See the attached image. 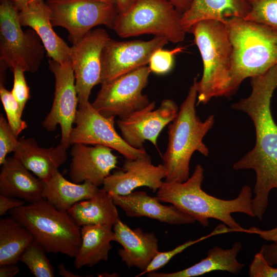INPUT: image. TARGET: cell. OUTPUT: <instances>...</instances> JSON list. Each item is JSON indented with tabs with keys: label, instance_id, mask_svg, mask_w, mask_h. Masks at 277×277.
Wrapping results in <instances>:
<instances>
[{
	"label": "cell",
	"instance_id": "6da1fadb",
	"mask_svg": "<svg viewBox=\"0 0 277 277\" xmlns=\"http://www.w3.org/2000/svg\"><path fill=\"white\" fill-rule=\"evenodd\" d=\"M250 78L251 94L232 104L231 108L246 113L253 121L255 144L233 164V168L236 170L255 171L256 181L252 205L255 216L262 220L268 206L269 194L272 189H277V125L270 106L277 88V65Z\"/></svg>",
	"mask_w": 277,
	"mask_h": 277
},
{
	"label": "cell",
	"instance_id": "7a4b0ae2",
	"mask_svg": "<svg viewBox=\"0 0 277 277\" xmlns=\"http://www.w3.org/2000/svg\"><path fill=\"white\" fill-rule=\"evenodd\" d=\"M204 170L197 164L192 175L182 183L163 182L156 195L161 202L168 203L192 216L203 226L207 227L209 219L222 222L234 232H246L232 217L233 213H242L252 217V189L248 185L242 188L238 196L223 200L212 196L202 188Z\"/></svg>",
	"mask_w": 277,
	"mask_h": 277
},
{
	"label": "cell",
	"instance_id": "3957f363",
	"mask_svg": "<svg viewBox=\"0 0 277 277\" xmlns=\"http://www.w3.org/2000/svg\"><path fill=\"white\" fill-rule=\"evenodd\" d=\"M197 77L194 78L186 98L168 128V141L162 156L166 170L164 182L182 183L189 177V164L193 153L198 151L205 156L209 151L203 141L214 123V116L202 121L196 115Z\"/></svg>",
	"mask_w": 277,
	"mask_h": 277
},
{
	"label": "cell",
	"instance_id": "277c9868",
	"mask_svg": "<svg viewBox=\"0 0 277 277\" xmlns=\"http://www.w3.org/2000/svg\"><path fill=\"white\" fill-rule=\"evenodd\" d=\"M226 24L233 47L227 95L230 97L245 78L277 65V30L238 17L229 18Z\"/></svg>",
	"mask_w": 277,
	"mask_h": 277
},
{
	"label": "cell",
	"instance_id": "5b68a950",
	"mask_svg": "<svg viewBox=\"0 0 277 277\" xmlns=\"http://www.w3.org/2000/svg\"><path fill=\"white\" fill-rule=\"evenodd\" d=\"M190 32L203 63L202 77L197 83V105L205 104L212 97H227L233 47L226 24L202 21L192 26Z\"/></svg>",
	"mask_w": 277,
	"mask_h": 277
},
{
	"label": "cell",
	"instance_id": "8992f818",
	"mask_svg": "<svg viewBox=\"0 0 277 277\" xmlns=\"http://www.w3.org/2000/svg\"><path fill=\"white\" fill-rule=\"evenodd\" d=\"M9 213L28 230L46 252L71 258L76 255L81 243V227L68 212L57 209L42 198Z\"/></svg>",
	"mask_w": 277,
	"mask_h": 277
},
{
	"label": "cell",
	"instance_id": "52a82bcc",
	"mask_svg": "<svg viewBox=\"0 0 277 277\" xmlns=\"http://www.w3.org/2000/svg\"><path fill=\"white\" fill-rule=\"evenodd\" d=\"M182 16L166 0H136L126 12L117 14L112 29L123 38L151 34L178 43L187 33Z\"/></svg>",
	"mask_w": 277,
	"mask_h": 277
},
{
	"label": "cell",
	"instance_id": "ba28073f",
	"mask_svg": "<svg viewBox=\"0 0 277 277\" xmlns=\"http://www.w3.org/2000/svg\"><path fill=\"white\" fill-rule=\"evenodd\" d=\"M13 0H0V60L11 70L36 72L45 48L33 30L24 31Z\"/></svg>",
	"mask_w": 277,
	"mask_h": 277
},
{
	"label": "cell",
	"instance_id": "9c48e42d",
	"mask_svg": "<svg viewBox=\"0 0 277 277\" xmlns=\"http://www.w3.org/2000/svg\"><path fill=\"white\" fill-rule=\"evenodd\" d=\"M151 72L145 66L104 81L92 106L106 117L117 116L120 118L143 109L150 103L142 91Z\"/></svg>",
	"mask_w": 277,
	"mask_h": 277
},
{
	"label": "cell",
	"instance_id": "30bf717a",
	"mask_svg": "<svg viewBox=\"0 0 277 277\" xmlns=\"http://www.w3.org/2000/svg\"><path fill=\"white\" fill-rule=\"evenodd\" d=\"M53 27L67 30L75 44L97 26L112 29L117 7L102 0H47Z\"/></svg>",
	"mask_w": 277,
	"mask_h": 277
},
{
	"label": "cell",
	"instance_id": "8fae6325",
	"mask_svg": "<svg viewBox=\"0 0 277 277\" xmlns=\"http://www.w3.org/2000/svg\"><path fill=\"white\" fill-rule=\"evenodd\" d=\"M114 117L102 115L89 102L78 104L69 136V145L76 143L100 145L114 149L126 159L133 160L146 153L144 148L136 149L128 145L116 132Z\"/></svg>",
	"mask_w": 277,
	"mask_h": 277
},
{
	"label": "cell",
	"instance_id": "7c38bea8",
	"mask_svg": "<svg viewBox=\"0 0 277 277\" xmlns=\"http://www.w3.org/2000/svg\"><path fill=\"white\" fill-rule=\"evenodd\" d=\"M49 65L55 78V91L52 107L42 125L47 131H53L59 125L60 143L68 148L78 104L74 71L71 61L61 64L50 59Z\"/></svg>",
	"mask_w": 277,
	"mask_h": 277
},
{
	"label": "cell",
	"instance_id": "4fadbf2b",
	"mask_svg": "<svg viewBox=\"0 0 277 277\" xmlns=\"http://www.w3.org/2000/svg\"><path fill=\"white\" fill-rule=\"evenodd\" d=\"M110 38L104 29L91 30L71 47V63L74 71L78 104L89 102L91 90L102 84L101 54Z\"/></svg>",
	"mask_w": 277,
	"mask_h": 277
},
{
	"label": "cell",
	"instance_id": "5bb4252c",
	"mask_svg": "<svg viewBox=\"0 0 277 277\" xmlns=\"http://www.w3.org/2000/svg\"><path fill=\"white\" fill-rule=\"evenodd\" d=\"M168 42L160 36L147 41H118L110 38L101 54L102 83L146 66L152 55Z\"/></svg>",
	"mask_w": 277,
	"mask_h": 277
},
{
	"label": "cell",
	"instance_id": "9a60e30c",
	"mask_svg": "<svg viewBox=\"0 0 277 277\" xmlns=\"http://www.w3.org/2000/svg\"><path fill=\"white\" fill-rule=\"evenodd\" d=\"M179 110L171 99L163 100L157 109L155 102L152 101L143 109L119 118L116 123L122 137L130 146L141 149L145 141H148L156 147L161 132L173 120Z\"/></svg>",
	"mask_w": 277,
	"mask_h": 277
},
{
	"label": "cell",
	"instance_id": "2e32d148",
	"mask_svg": "<svg viewBox=\"0 0 277 277\" xmlns=\"http://www.w3.org/2000/svg\"><path fill=\"white\" fill-rule=\"evenodd\" d=\"M166 176L163 164L154 165L146 152L133 160L126 159L121 169L110 173L105 179L103 189L108 193L121 195L129 194L142 186L155 192Z\"/></svg>",
	"mask_w": 277,
	"mask_h": 277
},
{
	"label": "cell",
	"instance_id": "e0dca14e",
	"mask_svg": "<svg viewBox=\"0 0 277 277\" xmlns=\"http://www.w3.org/2000/svg\"><path fill=\"white\" fill-rule=\"evenodd\" d=\"M112 149L102 145L93 147L76 143L72 145L69 175L72 182L88 181L99 186L103 185L110 171L117 168L118 156Z\"/></svg>",
	"mask_w": 277,
	"mask_h": 277
},
{
	"label": "cell",
	"instance_id": "ac0fdd59",
	"mask_svg": "<svg viewBox=\"0 0 277 277\" xmlns=\"http://www.w3.org/2000/svg\"><path fill=\"white\" fill-rule=\"evenodd\" d=\"M116 206L130 217H147L170 224H191L196 220L174 205H164L157 196L145 191H135L121 195L109 193Z\"/></svg>",
	"mask_w": 277,
	"mask_h": 277
},
{
	"label": "cell",
	"instance_id": "d6986e66",
	"mask_svg": "<svg viewBox=\"0 0 277 277\" xmlns=\"http://www.w3.org/2000/svg\"><path fill=\"white\" fill-rule=\"evenodd\" d=\"M22 26L31 28L41 39L48 56L61 64L71 61V47L54 32L49 8L44 0H33L19 11Z\"/></svg>",
	"mask_w": 277,
	"mask_h": 277
},
{
	"label": "cell",
	"instance_id": "ffe728a7",
	"mask_svg": "<svg viewBox=\"0 0 277 277\" xmlns=\"http://www.w3.org/2000/svg\"><path fill=\"white\" fill-rule=\"evenodd\" d=\"M115 242L123 247L117 253L128 268L135 267L144 271L159 252L158 239L142 229L130 228L120 219L113 226Z\"/></svg>",
	"mask_w": 277,
	"mask_h": 277
},
{
	"label": "cell",
	"instance_id": "44dd1931",
	"mask_svg": "<svg viewBox=\"0 0 277 277\" xmlns=\"http://www.w3.org/2000/svg\"><path fill=\"white\" fill-rule=\"evenodd\" d=\"M67 148L61 143L56 147H41L32 137H22L14 151L15 158L36 176L49 180L67 159Z\"/></svg>",
	"mask_w": 277,
	"mask_h": 277
},
{
	"label": "cell",
	"instance_id": "7402d4cb",
	"mask_svg": "<svg viewBox=\"0 0 277 277\" xmlns=\"http://www.w3.org/2000/svg\"><path fill=\"white\" fill-rule=\"evenodd\" d=\"M0 194L32 203L42 197L45 181L35 176L14 156L1 165Z\"/></svg>",
	"mask_w": 277,
	"mask_h": 277
},
{
	"label": "cell",
	"instance_id": "603a6c76",
	"mask_svg": "<svg viewBox=\"0 0 277 277\" xmlns=\"http://www.w3.org/2000/svg\"><path fill=\"white\" fill-rule=\"evenodd\" d=\"M250 9L249 0H192L188 10L182 16V24L186 32L192 26L204 20H215L226 23L231 17L245 19Z\"/></svg>",
	"mask_w": 277,
	"mask_h": 277
},
{
	"label": "cell",
	"instance_id": "cb8c5ba5",
	"mask_svg": "<svg viewBox=\"0 0 277 277\" xmlns=\"http://www.w3.org/2000/svg\"><path fill=\"white\" fill-rule=\"evenodd\" d=\"M242 248L239 242H235L231 248L224 249L215 246L207 251V256L194 265L182 270L171 273H159L155 271L147 273L149 277H194L215 271H227L237 274L244 265L237 260Z\"/></svg>",
	"mask_w": 277,
	"mask_h": 277
},
{
	"label": "cell",
	"instance_id": "d4e9b609",
	"mask_svg": "<svg viewBox=\"0 0 277 277\" xmlns=\"http://www.w3.org/2000/svg\"><path fill=\"white\" fill-rule=\"evenodd\" d=\"M112 225H89L81 227V243L74 257V265L76 269L85 266L93 267L101 261L108 259L112 246L111 242L115 241Z\"/></svg>",
	"mask_w": 277,
	"mask_h": 277
},
{
	"label": "cell",
	"instance_id": "484cf974",
	"mask_svg": "<svg viewBox=\"0 0 277 277\" xmlns=\"http://www.w3.org/2000/svg\"><path fill=\"white\" fill-rule=\"evenodd\" d=\"M99 190L98 186L88 181L82 184L71 182L57 170L45 182L42 197L57 209L67 212L75 203L93 197Z\"/></svg>",
	"mask_w": 277,
	"mask_h": 277
},
{
	"label": "cell",
	"instance_id": "4316f807",
	"mask_svg": "<svg viewBox=\"0 0 277 277\" xmlns=\"http://www.w3.org/2000/svg\"><path fill=\"white\" fill-rule=\"evenodd\" d=\"M67 212L81 227L89 225L113 226L120 220L111 196L103 189H100L92 198L75 203Z\"/></svg>",
	"mask_w": 277,
	"mask_h": 277
},
{
	"label": "cell",
	"instance_id": "83f0119b",
	"mask_svg": "<svg viewBox=\"0 0 277 277\" xmlns=\"http://www.w3.org/2000/svg\"><path fill=\"white\" fill-rule=\"evenodd\" d=\"M33 238L11 216L0 219V265L16 264Z\"/></svg>",
	"mask_w": 277,
	"mask_h": 277
},
{
	"label": "cell",
	"instance_id": "f1b7e54d",
	"mask_svg": "<svg viewBox=\"0 0 277 277\" xmlns=\"http://www.w3.org/2000/svg\"><path fill=\"white\" fill-rule=\"evenodd\" d=\"M45 252V249L33 240L22 253L19 261L25 264L35 277H53L54 269Z\"/></svg>",
	"mask_w": 277,
	"mask_h": 277
},
{
	"label": "cell",
	"instance_id": "f546056e",
	"mask_svg": "<svg viewBox=\"0 0 277 277\" xmlns=\"http://www.w3.org/2000/svg\"><path fill=\"white\" fill-rule=\"evenodd\" d=\"M230 231V229L226 225L224 224H220L211 233L207 235L195 240H189L171 250L166 252L159 251L151 261L147 268L135 276L138 277L145 274L156 271L166 265L175 255L181 253L190 246L214 235L228 233Z\"/></svg>",
	"mask_w": 277,
	"mask_h": 277
},
{
	"label": "cell",
	"instance_id": "4dcf8cb0",
	"mask_svg": "<svg viewBox=\"0 0 277 277\" xmlns=\"http://www.w3.org/2000/svg\"><path fill=\"white\" fill-rule=\"evenodd\" d=\"M245 19L277 30V0H251Z\"/></svg>",
	"mask_w": 277,
	"mask_h": 277
},
{
	"label": "cell",
	"instance_id": "1f68e13d",
	"mask_svg": "<svg viewBox=\"0 0 277 277\" xmlns=\"http://www.w3.org/2000/svg\"><path fill=\"white\" fill-rule=\"evenodd\" d=\"M0 98L7 115V121L15 134L19 133L27 127L25 121L22 120L23 112L19 106L13 96L11 91L0 84Z\"/></svg>",
	"mask_w": 277,
	"mask_h": 277
},
{
	"label": "cell",
	"instance_id": "d6a6232c",
	"mask_svg": "<svg viewBox=\"0 0 277 277\" xmlns=\"http://www.w3.org/2000/svg\"><path fill=\"white\" fill-rule=\"evenodd\" d=\"M184 47L179 46L172 50H157L151 56L149 63L151 72L157 74H164L173 68L174 56L183 52Z\"/></svg>",
	"mask_w": 277,
	"mask_h": 277
},
{
	"label": "cell",
	"instance_id": "836d02e7",
	"mask_svg": "<svg viewBox=\"0 0 277 277\" xmlns=\"http://www.w3.org/2000/svg\"><path fill=\"white\" fill-rule=\"evenodd\" d=\"M3 115H0V164L5 161L7 155L15 151L18 139Z\"/></svg>",
	"mask_w": 277,
	"mask_h": 277
},
{
	"label": "cell",
	"instance_id": "e575fe53",
	"mask_svg": "<svg viewBox=\"0 0 277 277\" xmlns=\"http://www.w3.org/2000/svg\"><path fill=\"white\" fill-rule=\"evenodd\" d=\"M12 70L13 73V85L11 91L18 103L21 111L23 112L30 97V89L25 78V71L19 67H16Z\"/></svg>",
	"mask_w": 277,
	"mask_h": 277
},
{
	"label": "cell",
	"instance_id": "d590c367",
	"mask_svg": "<svg viewBox=\"0 0 277 277\" xmlns=\"http://www.w3.org/2000/svg\"><path fill=\"white\" fill-rule=\"evenodd\" d=\"M248 274L250 277H277V267L269 264L259 252L249 266Z\"/></svg>",
	"mask_w": 277,
	"mask_h": 277
},
{
	"label": "cell",
	"instance_id": "8d00e7d4",
	"mask_svg": "<svg viewBox=\"0 0 277 277\" xmlns=\"http://www.w3.org/2000/svg\"><path fill=\"white\" fill-rule=\"evenodd\" d=\"M25 204V201L23 200L0 194V215H3L11 209Z\"/></svg>",
	"mask_w": 277,
	"mask_h": 277
},
{
	"label": "cell",
	"instance_id": "74e56055",
	"mask_svg": "<svg viewBox=\"0 0 277 277\" xmlns=\"http://www.w3.org/2000/svg\"><path fill=\"white\" fill-rule=\"evenodd\" d=\"M267 262L277 266V240L270 244H264L259 251Z\"/></svg>",
	"mask_w": 277,
	"mask_h": 277
},
{
	"label": "cell",
	"instance_id": "f35d334b",
	"mask_svg": "<svg viewBox=\"0 0 277 277\" xmlns=\"http://www.w3.org/2000/svg\"><path fill=\"white\" fill-rule=\"evenodd\" d=\"M19 272L16 264L0 265V277H13Z\"/></svg>",
	"mask_w": 277,
	"mask_h": 277
},
{
	"label": "cell",
	"instance_id": "ab89813d",
	"mask_svg": "<svg viewBox=\"0 0 277 277\" xmlns=\"http://www.w3.org/2000/svg\"><path fill=\"white\" fill-rule=\"evenodd\" d=\"M171 3L176 9L183 14L191 6L192 0H166Z\"/></svg>",
	"mask_w": 277,
	"mask_h": 277
},
{
	"label": "cell",
	"instance_id": "60d3db41",
	"mask_svg": "<svg viewBox=\"0 0 277 277\" xmlns=\"http://www.w3.org/2000/svg\"><path fill=\"white\" fill-rule=\"evenodd\" d=\"M136 0H115L116 7L120 13L126 12Z\"/></svg>",
	"mask_w": 277,
	"mask_h": 277
},
{
	"label": "cell",
	"instance_id": "b9f144b4",
	"mask_svg": "<svg viewBox=\"0 0 277 277\" xmlns=\"http://www.w3.org/2000/svg\"><path fill=\"white\" fill-rule=\"evenodd\" d=\"M58 273L60 275L64 277H81V275L76 274L73 272L68 270L65 267V266L61 264L58 266Z\"/></svg>",
	"mask_w": 277,
	"mask_h": 277
},
{
	"label": "cell",
	"instance_id": "7bdbcfd3",
	"mask_svg": "<svg viewBox=\"0 0 277 277\" xmlns=\"http://www.w3.org/2000/svg\"><path fill=\"white\" fill-rule=\"evenodd\" d=\"M32 1L33 0H13L16 7L19 11L24 9L28 4Z\"/></svg>",
	"mask_w": 277,
	"mask_h": 277
},
{
	"label": "cell",
	"instance_id": "ee69618b",
	"mask_svg": "<svg viewBox=\"0 0 277 277\" xmlns=\"http://www.w3.org/2000/svg\"><path fill=\"white\" fill-rule=\"evenodd\" d=\"M102 1H104L106 3H107L108 4L113 5H115L116 6L115 0H102Z\"/></svg>",
	"mask_w": 277,
	"mask_h": 277
},
{
	"label": "cell",
	"instance_id": "f6af8a7d",
	"mask_svg": "<svg viewBox=\"0 0 277 277\" xmlns=\"http://www.w3.org/2000/svg\"><path fill=\"white\" fill-rule=\"evenodd\" d=\"M251 1V0H249V1Z\"/></svg>",
	"mask_w": 277,
	"mask_h": 277
}]
</instances>
